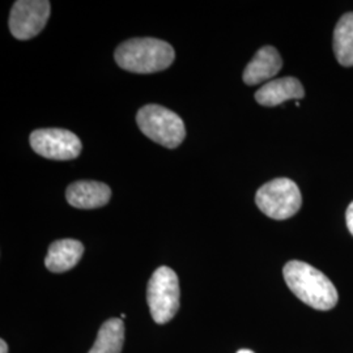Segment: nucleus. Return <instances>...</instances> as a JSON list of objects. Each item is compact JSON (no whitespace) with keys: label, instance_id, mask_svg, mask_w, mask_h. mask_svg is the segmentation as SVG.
Listing matches in <instances>:
<instances>
[{"label":"nucleus","instance_id":"obj_7","mask_svg":"<svg viewBox=\"0 0 353 353\" xmlns=\"http://www.w3.org/2000/svg\"><path fill=\"white\" fill-rule=\"evenodd\" d=\"M50 16V1L19 0L10 14V30L17 39L36 37L45 28Z\"/></svg>","mask_w":353,"mask_h":353},{"label":"nucleus","instance_id":"obj_1","mask_svg":"<svg viewBox=\"0 0 353 353\" xmlns=\"http://www.w3.org/2000/svg\"><path fill=\"white\" fill-rule=\"evenodd\" d=\"M283 275L296 297L310 307L327 312L336 306L339 294L335 285L313 265L301 261H290L284 265Z\"/></svg>","mask_w":353,"mask_h":353},{"label":"nucleus","instance_id":"obj_12","mask_svg":"<svg viewBox=\"0 0 353 353\" xmlns=\"http://www.w3.org/2000/svg\"><path fill=\"white\" fill-rule=\"evenodd\" d=\"M125 341V325L119 318L108 319L102 325L94 345L88 353H121Z\"/></svg>","mask_w":353,"mask_h":353},{"label":"nucleus","instance_id":"obj_13","mask_svg":"<svg viewBox=\"0 0 353 353\" xmlns=\"http://www.w3.org/2000/svg\"><path fill=\"white\" fill-rule=\"evenodd\" d=\"M334 52L344 67L353 65V12L344 13L334 30Z\"/></svg>","mask_w":353,"mask_h":353},{"label":"nucleus","instance_id":"obj_15","mask_svg":"<svg viewBox=\"0 0 353 353\" xmlns=\"http://www.w3.org/2000/svg\"><path fill=\"white\" fill-rule=\"evenodd\" d=\"M0 353H8V345L3 339L0 341Z\"/></svg>","mask_w":353,"mask_h":353},{"label":"nucleus","instance_id":"obj_6","mask_svg":"<svg viewBox=\"0 0 353 353\" xmlns=\"http://www.w3.org/2000/svg\"><path fill=\"white\" fill-rule=\"evenodd\" d=\"M30 145L39 156L55 161L79 157L81 141L74 132L63 128H41L30 134Z\"/></svg>","mask_w":353,"mask_h":353},{"label":"nucleus","instance_id":"obj_4","mask_svg":"<svg viewBox=\"0 0 353 353\" xmlns=\"http://www.w3.org/2000/svg\"><path fill=\"white\" fill-rule=\"evenodd\" d=\"M258 208L268 217L285 220L297 214L303 204L299 186L290 178H276L256 191Z\"/></svg>","mask_w":353,"mask_h":353},{"label":"nucleus","instance_id":"obj_14","mask_svg":"<svg viewBox=\"0 0 353 353\" xmlns=\"http://www.w3.org/2000/svg\"><path fill=\"white\" fill-rule=\"evenodd\" d=\"M345 223H347V228L351 232L353 236V202L348 205L347 212H345Z\"/></svg>","mask_w":353,"mask_h":353},{"label":"nucleus","instance_id":"obj_5","mask_svg":"<svg viewBox=\"0 0 353 353\" xmlns=\"http://www.w3.org/2000/svg\"><path fill=\"white\" fill-rule=\"evenodd\" d=\"M179 281L176 272L166 267H159L152 275L147 290V301L153 321L165 325L173 319L179 309Z\"/></svg>","mask_w":353,"mask_h":353},{"label":"nucleus","instance_id":"obj_16","mask_svg":"<svg viewBox=\"0 0 353 353\" xmlns=\"http://www.w3.org/2000/svg\"><path fill=\"white\" fill-rule=\"evenodd\" d=\"M237 353H254L252 351H250V350H240L239 352Z\"/></svg>","mask_w":353,"mask_h":353},{"label":"nucleus","instance_id":"obj_9","mask_svg":"<svg viewBox=\"0 0 353 353\" xmlns=\"http://www.w3.org/2000/svg\"><path fill=\"white\" fill-rule=\"evenodd\" d=\"M305 96V89L296 77H281L268 81L255 93V100L263 106H276L290 100H300Z\"/></svg>","mask_w":353,"mask_h":353},{"label":"nucleus","instance_id":"obj_10","mask_svg":"<svg viewBox=\"0 0 353 353\" xmlns=\"http://www.w3.org/2000/svg\"><path fill=\"white\" fill-rule=\"evenodd\" d=\"M283 61L279 51L272 46H263L254 55L252 62L243 71V83L248 85H256L268 79L278 75Z\"/></svg>","mask_w":353,"mask_h":353},{"label":"nucleus","instance_id":"obj_11","mask_svg":"<svg viewBox=\"0 0 353 353\" xmlns=\"http://www.w3.org/2000/svg\"><path fill=\"white\" fill-rule=\"evenodd\" d=\"M84 254V245L77 240H58L52 242L45 265L55 274H62L74 268Z\"/></svg>","mask_w":353,"mask_h":353},{"label":"nucleus","instance_id":"obj_3","mask_svg":"<svg viewBox=\"0 0 353 353\" xmlns=\"http://www.w3.org/2000/svg\"><path fill=\"white\" fill-rule=\"evenodd\" d=\"M137 122L145 137L169 150L181 145L186 137V128L181 117L160 105L141 108L137 115Z\"/></svg>","mask_w":353,"mask_h":353},{"label":"nucleus","instance_id":"obj_2","mask_svg":"<svg viewBox=\"0 0 353 353\" xmlns=\"http://www.w3.org/2000/svg\"><path fill=\"white\" fill-rule=\"evenodd\" d=\"M115 62L134 74H153L166 70L174 62L176 52L170 43L156 38H132L115 50Z\"/></svg>","mask_w":353,"mask_h":353},{"label":"nucleus","instance_id":"obj_8","mask_svg":"<svg viewBox=\"0 0 353 353\" xmlns=\"http://www.w3.org/2000/svg\"><path fill=\"white\" fill-rule=\"evenodd\" d=\"M67 202L80 210H93L106 205L112 198V190L96 181H77L65 191Z\"/></svg>","mask_w":353,"mask_h":353}]
</instances>
